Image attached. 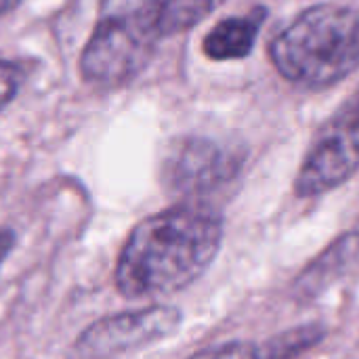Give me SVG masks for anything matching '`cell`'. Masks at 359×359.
I'll list each match as a JSON object with an SVG mask.
<instances>
[{"mask_svg": "<svg viewBox=\"0 0 359 359\" xmlns=\"http://www.w3.org/2000/svg\"><path fill=\"white\" fill-rule=\"evenodd\" d=\"M223 219L208 206L181 204L141 221L128 236L116 286L126 299L172 294L194 284L217 259Z\"/></svg>", "mask_w": 359, "mask_h": 359, "instance_id": "1", "label": "cell"}, {"mask_svg": "<svg viewBox=\"0 0 359 359\" xmlns=\"http://www.w3.org/2000/svg\"><path fill=\"white\" fill-rule=\"evenodd\" d=\"M269 59L299 86L320 88L351 76L359 67V6H309L271 40Z\"/></svg>", "mask_w": 359, "mask_h": 359, "instance_id": "2", "label": "cell"}, {"mask_svg": "<svg viewBox=\"0 0 359 359\" xmlns=\"http://www.w3.org/2000/svg\"><path fill=\"white\" fill-rule=\"evenodd\" d=\"M162 34L147 0L103 13L80 57V74L97 86H122L151 61Z\"/></svg>", "mask_w": 359, "mask_h": 359, "instance_id": "3", "label": "cell"}, {"mask_svg": "<svg viewBox=\"0 0 359 359\" xmlns=\"http://www.w3.org/2000/svg\"><path fill=\"white\" fill-rule=\"evenodd\" d=\"M359 170V86L311 141L299 168L294 191L316 198L347 183Z\"/></svg>", "mask_w": 359, "mask_h": 359, "instance_id": "4", "label": "cell"}, {"mask_svg": "<svg viewBox=\"0 0 359 359\" xmlns=\"http://www.w3.org/2000/svg\"><path fill=\"white\" fill-rule=\"evenodd\" d=\"M179 309L164 305L107 316L80 334L76 351L84 359L120 358L170 337L179 330Z\"/></svg>", "mask_w": 359, "mask_h": 359, "instance_id": "5", "label": "cell"}, {"mask_svg": "<svg viewBox=\"0 0 359 359\" xmlns=\"http://www.w3.org/2000/svg\"><path fill=\"white\" fill-rule=\"evenodd\" d=\"M238 166L236 156L215 141L189 137L177 141L168 151L164 160V179L177 194L200 196L227 183Z\"/></svg>", "mask_w": 359, "mask_h": 359, "instance_id": "6", "label": "cell"}, {"mask_svg": "<svg viewBox=\"0 0 359 359\" xmlns=\"http://www.w3.org/2000/svg\"><path fill=\"white\" fill-rule=\"evenodd\" d=\"M265 21V8L257 6L246 15H236L219 21L204 38L202 50L212 61L244 59L252 53L259 29Z\"/></svg>", "mask_w": 359, "mask_h": 359, "instance_id": "7", "label": "cell"}, {"mask_svg": "<svg viewBox=\"0 0 359 359\" xmlns=\"http://www.w3.org/2000/svg\"><path fill=\"white\" fill-rule=\"evenodd\" d=\"M221 4L223 0H147L162 38L191 29Z\"/></svg>", "mask_w": 359, "mask_h": 359, "instance_id": "8", "label": "cell"}, {"mask_svg": "<svg viewBox=\"0 0 359 359\" xmlns=\"http://www.w3.org/2000/svg\"><path fill=\"white\" fill-rule=\"evenodd\" d=\"M358 255L359 231H353V233H347L345 238H341L339 242H334L330 246V250H326L320 259H316L313 265H309V269L299 280V288L303 292H313L316 288H324L328 278L337 269L347 267Z\"/></svg>", "mask_w": 359, "mask_h": 359, "instance_id": "9", "label": "cell"}, {"mask_svg": "<svg viewBox=\"0 0 359 359\" xmlns=\"http://www.w3.org/2000/svg\"><path fill=\"white\" fill-rule=\"evenodd\" d=\"M326 337V330L318 324H305L290 328L282 334L271 337L267 343L257 347L259 359H294L303 355L305 351L313 349L322 339Z\"/></svg>", "mask_w": 359, "mask_h": 359, "instance_id": "10", "label": "cell"}, {"mask_svg": "<svg viewBox=\"0 0 359 359\" xmlns=\"http://www.w3.org/2000/svg\"><path fill=\"white\" fill-rule=\"evenodd\" d=\"M25 80V69L17 61L0 59V109H4L19 93Z\"/></svg>", "mask_w": 359, "mask_h": 359, "instance_id": "11", "label": "cell"}, {"mask_svg": "<svg viewBox=\"0 0 359 359\" xmlns=\"http://www.w3.org/2000/svg\"><path fill=\"white\" fill-rule=\"evenodd\" d=\"M189 359H259V353L255 345L233 341V343H223V345H215L204 351H198Z\"/></svg>", "mask_w": 359, "mask_h": 359, "instance_id": "12", "label": "cell"}, {"mask_svg": "<svg viewBox=\"0 0 359 359\" xmlns=\"http://www.w3.org/2000/svg\"><path fill=\"white\" fill-rule=\"evenodd\" d=\"M13 244H15V233L11 229H0V267L8 257V252L13 250Z\"/></svg>", "mask_w": 359, "mask_h": 359, "instance_id": "13", "label": "cell"}, {"mask_svg": "<svg viewBox=\"0 0 359 359\" xmlns=\"http://www.w3.org/2000/svg\"><path fill=\"white\" fill-rule=\"evenodd\" d=\"M17 4H19V0H0V15H4V13L13 11Z\"/></svg>", "mask_w": 359, "mask_h": 359, "instance_id": "14", "label": "cell"}]
</instances>
